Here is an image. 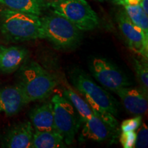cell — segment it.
<instances>
[{
    "instance_id": "obj_23",
    "label": "cell",
    "mask_w": 148,
    "mask_h": 148,
    "mask_svg": "<svg viewBox=\"0 0 148 148\" xmlns=\"http://www.w3.org/2000/svg\"><path fill=\"white\" fill-rule=\"evenodd\" d=\"M139 5L142 9L145 11V13L148 14V0H140Z\"/></svg>"
},
{
    "instance_id": "obj_1",
    "label": "cell",
    "mask_w": 148,
    "mask_h": 148,
    "mask_svg": "<svg viewBox=\"0 0 148 148\" xmlns=\"http://www.w3.org/2000/svg\"><path fill=\"white\" fill-rule=\"evenodd\" d=\"M57 84L56 77L35 61L26 60L18 69L16 86L27 103L48 97Z\"/></svg>"
},
{
    "instance_id": "obj_19",
    "label": "cell",
    "mask_w": 148,
    "mask_h": 148,
    "mask_svg": "<svg viewBox=\"0 0 148 148\" xmlns=\"http://www.w3.org/2000/svg\"><path fill=\"white\" fill-rule=\"evenodd\" d=\"M147 60L133 58V64L138 80L141 84L142 90L147 94L148 90V66Z\"/></svg>"
},
{
    "instance_id": "obj_25",
    "label": "cell",
    "mask_w": 148,
    "mask_h": 148,
    "mask_svg": "<svg viewBox=\"0 0 148 148\" xmlns=\"http://www.w3.org/2000/svg\"><path fill=\"white\" fill-rule=\"evenodd\" d=\"M97 1H103V0H97Z\"/></svg>"
},
{
    "instance_id": "obj_14",
    "label": "cell",
    "mask_w": 148,
    "mask_h": 148,
    "mask_svg": "<svg viewBox=\"0 0 148 148\" xmlns=\"http://www.w3.org/2000/svg\"><path fill=\"white\" fill-rule=\"evenodd\" d=\"M29 118L34 130L40 132L56 130L55 128L51 101L44 103L32 109L29 112Z\"/></svg>"
},
{
    "instance_id": "obj_2",
    "label": "cell",
    "mask_w": 148,
    "mask_h": 148,
    "mask_svg": "<svg viewBox=\"0 0 148 148\" xmlns=\"http://www.w3.org/2000/svg\"><path fill=\"white\" fill-rule=\"evenodd\" d=\"M1 31L12 41L43 39L39 16L4 8L0 12Z\"/></svg>"
},
{
    "instance_id": "obj_10",
    "label": "cell",
    "mask_w": 148,
    "mask_h": 148,
    "mask_svg": "<svg viewBox=\"0 0 148 148\" xmlns=\"http://www.w3.org/2000/svg\"><path fill=\"white\" fill-rule=\"evenodd\" d=\"M122 101L123 106L131 114H140L146 113L148 108L147 94L137 88L123 87L115 91Z\"/></svg>"
},
{
    "instance_id": "obj_5",
    "label": "cell",
    "mask_w": 148,
    "mask_h": 148,
    "mask_svg": "<svg viewBox=\"0 0 148 148\" xmlns=\"http://www.w3.org/2000/svg\"><path fill=\"white\" fill-rule=\"evenodd\" d=\"M73 86L84 96L90 108H99L108 111L114 116L118 115L119 103L109 92L97 85L81 70L75 69L70 74Z\"/></svg>"
},
{
    "instance_id": "obj_18",
    "label": "cell",
    "mask_w": 148,
    "mask_h": 148,
    "mask_svg": "<svg viewBox=\"0 0 148 148\" xmlns=\"http://www.w3.org/2000/svg\"><path fill=\"white\" fill-rule=\"evenodd\" d=\"M124 10L130 21L143 30L148 38V16L140 5H125Z\"/></svg>"
},
{
    "instance_id": "obj_12",
    "label": "cell",
    "mask_w": 148,
    "mask_h": 148,
    "mask_svg": "<svg viewBox=\"0 0 148 148\" xmlns=\"http://www.w3.org/2000/svg\"><path fill=\"white\" fill-rule=\"evenodd\" d=\"M27 103L21 90L16 85L0 88V114L14 115Z\"/></svg>"
},
{
    "instance_id": "obj_20",
    "label": "cell",
    "mask_w": 148,
    "mask_h": 148,
    "mask_svg": "<svg viewBox=\"0 0 148 148\" xmlns=\"http://www.w3.org/2000/svg\"><path fill=\"white\" fill-rule=\"evenodd\" d=\"M136 132L134 130L122 132L120 136V143L124 148L134 147L136 143Z\"/></svg>"
},
{
    "instance_id": "obj_24",
    "label": "cell",
    "mask_w": 148,
    "mask_h": 148,
    "mask_svg": "<svg viewBox=\"0 0 148 148\" xmlns=\"http://www.w3.org/2000/svg\"><path fill=\"white\" fill-rule=\"evenodd\" d=\"M126 0H111L112 3H114V4L119 5H124L125 2Z\"/></svg>"
},
{
    "instance_id": "obj_26",
    "label": "cell",
    "mask_w": 148,
    "mask_h": 148,
    "mask_svg": "<svg viewBox=\"0 0 148 148\" xmlns=\"http://www.w3.org/2000/svg\"><path fill=\"white\" fill-rule=\"evenodd\" d=\"M57 1V0H51V1Z\"/></svg>"
},
{
    "instance_id": "obj_11",
    "label": "cell",
    "mask_w": 148,
    "mask_h": 148,
    "mask_svg": "<svg viewBox=\"0 0 148 148\" xmlns=\"http://www.w3.org/2000/svg\"><path fill=\"white\" fill-rule=\"evenodd\" d=\"M29 51L21 46L0 45V71L12 73L27 60Z\"/></svg>"
},
{
    "instance_id": "obj_9",
    "label": "cell",
    "mask_w": 148,
    "mask_h": 148,
    "mask_svg": "<svg viewBox=\"0 0 148 148\" xmlns=\"http://www.w3.org/2000/svg\"><path fill=\"white\" fill-rule=\"evenodd\" d=\"M34 130L30 121L19 122L7 130L1 138V145L8 148H32Z\"/></svg>"
},
{
    "instance_id": "obj_8",
    "label": "cell",
    "mask_w": 148,
    "mask_h": 148,
    "mask_svg": "<svg viewBox=\"0 0 148 148\" xmlns=\"http://www.w3.org/2000/svg\"><path fill=\"white\" fill-rule=\"evenodd\" d=\"M116 21L129 49L147 60L148 38L145 36L143 30L130 21L125 10H120L118 12Z\"/></svg>"
},
{
    "instance_id": "obj_16",
    "label": "cell",
    "mask_w": 148,
    "mask_h": 148,
    "mask_svg": "<svg viewBox=\"0 0 148 148\" xmlns=\"http://www.w3.org/2000/svg\"><path fill=\"white\" fill-rule=\"evenodd\" d=\"M63 136L57 130L34 131L32 148L66 147Z\"/></svg>"
},
{
    "instance_id": "obj_17",
    "label": "cell",
    "mask_w": 148,
    "mask_h": 148,
    "mask_svg": "<svg viewBox=\"0 0 148 148\" xmlns=\"http://www.w3.org/2000/svg\"><path fill=\"white\" fill-rule=\"evenodd\" d=\"M62 95L71 103V104L76 110L82 123L89 119L94 114L87 101L80 97L77 92L73 91L71 88H64Z\"/></svg>"
},
{
    "instance_id": "obj_3",
    "label": "cell",
    "mask_w": 148,
    "mask_h": 148,
    "mask_svg": "<svg viewBox=\"0 0 148 148\" xmlns=\"http://www.w3.org/2000/svg\"><path fill=\"white\" fill-rule=\"evenodd\" d=\"M45 39L59 50L77 47L82 40V31L66 18L53 13L40 18Z\"/></svg>"
},
{
    "instance_id": "obj_22",
    "label": "cell",
    "mask_w": 148,
    "mask_h": 148,
    "mask_svg": "<svg viewBox=\"0 0 148 148\" xmlns=\"http://www.w3.org/2000/svg\"><path fill=\"white\" fill-rule=\"evenodd\" d=\"M142 123L141 116L138 115L132 119H128L124 120L121 124V129L122 132H126V131L134 130L139 128Z\"/></svg>"
},
{
    "instance_id": "obj_15",
    "label": "cell",
    "mask_w": 148,
    "mask_h": 148,
    "mask_svg": "<svg viewBox=\"0 0 148 148\" xmlns=\"http://www.w3.org/2000/svg\"><path fill=\"white\" fill-rule=\"evenodd\" d=\"M0 4L5 8L39 16L47 7L45 0H0Z\"/></svg>"
},
{
    "instance_id": "obj_7",
    "label": "cell",
    "mask_w": 148,
    "mask_h": 148,
    "mask_svg": "<svg viewBox=\"0 0 148 148\" xmlns=\"http://www.w3.org/2000/svg\"><path fill=\"white\" fill-rule=\"evenodd\" d=\"M89 70L98 82L111 91L115 92L120 88L128 87L132 85L127 75L107 59H91L89 62Z\"/></svg>"
},
{
    "instance_id": "obj_4",
    "label": "cell",
    "mask_w": 148,
    "mask_h": 148,
    "mask_svg": "<svg viewBox=\"0 0 148 148\" xmlns=\"http://www.w3.org/2000/svg\"><path fill=\"white\" fill-rule=\"evenodd\" d=\"M47 6L82 32L91 31L99 25L97 13L86 0H57L47 3Z\"/></svg>"
},
{
    "instance_id": "obj_6",
    "label": "cell",
    "mask_w": 148,
    "mask_h": 148,
    "mask_svg": "<svg viewBox=\"0 0 148 148\" xmlns=\"http://www.w3.org/2000/svg\"><path fill=\"white\" fill-rule=\"evenodd\" d=\"M51 103L55 128L63 136L66 145H71L82 123L80 117L71 103L63 95H53Z\"/></svg>"
},
{
    "instance_id": "obj_21",
    "label": "cell",
    "mask_w": 148,
    "mask_h": 148,
    "mask_svg": "<svg viewBox=\"0 0 148 148\" xmlns=\"http://www.w3.org/2000/svg\"><path fill=\"white\" fill-rule=\"evenodd\" d=\"M139 131L136 134V143H135L134 147H147L148 128L147 125L142 123L140 126L139 127Z\"/></svg>"
},
{
    "instance_id": "obj_13",
    "label": "cell",
    "mask_w": 148,
    "mask_h": 148,
    "mask_svg": "<svg viewBox=\"0 0 148 148\" xmlns=\"http://www.w3.org/2000/svg\"><path fill=\"white\" fill-rule=\"evenodd\" d=\"M82 123L81 136L84 139L102 142L112 134L113 130L95 114Z\"/></svg>"
}]
</instances>
